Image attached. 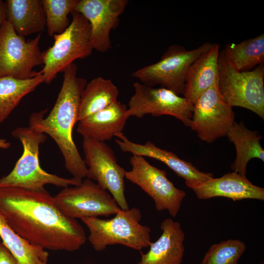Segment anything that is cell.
<instances>
[{"label": "cell", "mask_w": 264, "mask_h": 264, "mask_svg": "<svg viewBox=\"0 0 264 264\" xmlns=\"http://www.w3.org/2000/svg\"><path fill=\"white\" fill-rule=\"evenodd\" d=\"M0 214L20 237L44 249L73 251L86 241L83 227L60 211L44 188L0 187Z\"/></svg>", "instance_id": "6da1fadb"}, {"label": "cell", "mask_w": 264, "mask_h": 264, "mask_svg": "<svg viewBox=\"0 0 264 264\" xmlns=\"http://www.w3.org/2000/svg\"><path fill=\"white\" fill-rule=\"evenodd\" d=\"M77 70L73 63L63 72L62 86L49 114L44 118L47 110L33 112L29 121L54 140L63 155L66 169L73 177L82 179L86 177L88 169L74 142L72 132L78 122L81 95L87 81L77 76Z\"/></svg>", "instance_id": "7a4b0ae2"}, {"label": "cell", "mask_w": 264, "mask_h": 264, "mask_svg": "<svg viewBox=\"0 0 264 264\" xmlns=\"http://www.w3.org/2000/svg\"><path fill=\"white\" fill-rule=\"evenodd\" d=\"M23 147V153L11 172L0 178V187L16 186L30 189H39L46 184L66 188L80 185L83 180L76 177L64 178L48 173L44 170L39 162L40 145L47 138L29 121L27 127H19L11 132Z\"/></svg>", "instance_id": "3957f363"}, {"label": "cell", "mask_w": 264, "mask_h": 264, "mask_svg": "<svg viewBox=\"0 0 264 264\" xmlns=\"http://www.w3.org/2000/svg\"><path fill=\"white\" fill-rule=\"evenodd\" d=\"M110 219H81L89 231L88 241L96 251L109 245L121 244L140 251L149 247L151 229L140 224L141 211L135 207L120 210Z\"/></svg>", "instance_id": "277c9868"}, {"label": "cell", "mask_w": 264, "mask_h": 264, "mask_svg": "<svg viewBox=\"0 0 264 264\" xmlns=\"http://www.w3.org/2000/svg\"><path fill=\"white\" fill-rule=\"evenodd\" d=\"M218 86L231 107L247 109L264 119V64L249 71H240L222 50L218 60Z\"/></svg>", "instance_id": "5b68a950"}, {"label": "cell", "mask_w": 264, "mask_h": 264, "mask_svg": "<svg viewBox=\"0 0 264 264\" xmlns=\"http://www.w3.org/2000/svg\"><path fill=\"white\" fill-rule=\"evenodd\" d=\"M71 14L72 20L68 27L54 36L53 45L43 52L44 67L39 72L47 85L75 60L89 56L93 50L89 22L79 13Z\"/></svg>", "instance_id": "8992f818"}, {"label": "cell", "mask_w": 264, "mask_h": 264, "mask_svg": "<svg viewBox=\"0 0 264 264\" xmlns=\"http://www.w3.org/2000/svg\"><path fill=\"white\" fill-rule=\"evenodd\" d=\"M212 45L206 42L192 50L171 45L158 61L135 70L131 76L146 86L159 85L177 95L183 94L190 66Z\"/></svg>", "instance_id": "52a82bcc"}, {"label": "cell", "mask_w": 264, "mask_h": 264, "mask_svg": "<svg viewBox=\"0 0 264 264\" xmlns=\"http://www.w3.org/2000/svg\"><path fill=\"white\" fill-rule=\"evenodd\" d=\"M41 38L39 34L26 40L5 21L0 28V78L26 80L37 75L38 72L34 68L43 65V52L39 46Z\"/></svg>", "instance_id": "ba28073f"}, {"label": "cell", "mask_w": 264, "mask_h": 264, "mask_svg": "<svg viewBox=\"0 0 264 264\" xmlns=\"http://www.w3.org/2000/svg\"><path fill=\"white\" fill-rule=\"evenodd\" d=\"M54 197L60 211L75 220L109 217L121 210L107 190L87 178L80 185L64 188Z\"/></svg>", "instance_id": "9c48e42d"}, {"label": "cell", "mask_w": 264, "mask_h": 264, "mask_svg": "<svg viewBox=\"0 0 264 264\" xmlns=\"http://www.w3.org/2000/svg\"><path fill=\"white\" fill-rule=\"evenodd\" d=\"M87 178L109 191L120 209H129L125 195V170L117 163L112 149L104 142L83 138Z\"/></svg>", "instance_id": "30bf717a"}, {"label": "cell", "mask_w": 264, "mask_h": 264, "mask_svg": "<svg viewBox=\"0 0 264 264\" xmlns=\"http://www.w3.org/2000/svg\"><path fill=\"white\" fill-rule=\"evenodd\" d=\"M132 169L126 171L125 178L138 185L154 200L157 211L167 210L176 217L186 196L167 176L165 170L150 164L143 156L133 155L130 159Z\"/></svg>", "instance_id": "8fae6325"}, {"label": "cell", "mask_w": 264, "mask_h": 264, "mask_svg": "<svg viewBox=\"0 0 264 264\" xmlns=\"http://www.w3.org/2000/svg\"><path fill=\"white\" fill-rule=\"evenodd\" d=\"M193 106L189 127L203 141L211 143L226 136L235 122L232 107L219 91L218 80L199 96Z\"/></svg>", "instance_id": "7c38bea8"}, {"label": "cell", "mask_w": 264, "mask_h": 264, "mask_svg": "<svg viewBox=\"0 0 264 264\" xmlns=\"http://www.w3.org/2000/svg\"><path fill=\"white\" fill-rule=\"evenodd\" d=\"M133 87L134 93L130 99L127 111L129 117L167 115L190 127L194 106L185 97L164 88H154L137 82Z\"/></svg>", "instance_id": "4fadbf2b"}, {"label": "cell", "mask_w": 264, "mask_h": 264, "mask_svg": "<svg viewBox=\"0 0 264 264\" xmlns=\"http://www.w3.org/2000/svg\"><path fill=\"white\" fill-rule=\"evenodd\" d=\"M128 2V0H79L74 11L89 22L93 49L104 53L111 48L110 31L118 26Z\"/></svg>", "instance_id": "5bb4252c"}, {"label": "cell", "mask_w": 264, "mask_h": 264, "mask_svg": "<svg viewBox=\"0 0 264 264\" xmlns=\"http://www.w3.org/2000/svg\"><path fill=\"white\" fill-rule=\"evenodd\" d=\"M115 136L118 138L115 142L123 152L151 157L162 162L177 176L184 179L187 186L192 189L214 177L212 173L199 171L191 163L180 159L172 152L157 147L150 141L144 144L135 143L128 139L122 132Z\"/></svg>", "instance_id": "9a60e30c"}, {"label": "cell", "mask_w": 264, "mask_h": 264, "mask_svg": "<svg viewBox=\"0 0 264 264\" xmlns=\"http://www.w3.org/2000/svg\"><path fill=\"white\" fill-rule=\"evenodd\" d=\"M200 199L224 197L233 201L244 199L264 200V188L254 185L246 177L236 172L212 178L192 189Z\"/></svg>", "instance_id": "2e32d148"}, {"label": "cell", "mask_w": 264, "mask_h": 264, "mask_svg": "<svg viewBox=\"0 0 264 264\" xmlns=\"http://www.w3.org/2000/svg\"><path fill=\"white\" fill-rule=\"evenodd\" d=\"M162 234L151 242L149 251L142 254L137 264H181L184 256L185 234L180 223L171 218L160 224Z\"/></svg>", "instance_id": "e0dca14e"}, {"label": "cell", "mask_w": 264, "mask_h": 264, "mask_svg": "<svg viewBox=\"0 0 264 264\" xmlns=\"http://www.w3.org/2000/svg\"><path fill=\"white\" fill-rule=\"evenodd\" d=\"M127 111V106L117 101L79 121L77 132L83 138L110 140L123 130L129 118Z\"/></svg>", "instance_id": "ac0fdd59"}, {"label": "cell", "mask_w": 264, "mask_h": 264, "mask_svg": "<svg viewBox=\"0 0 264 264\" xmlns=\"http://www.w3.org/2000/svg\"><path fill=\"white\" fill-rule=\"evenodd\" d=\"M219 54L220 45L213 44L190 66L183 94L192 104L218 80Z\"/></svg>", "instance_id": "d6986e66"}, {"label": "cell", "mask_w": 264, "mask_h": 264, "mask_svg": "<svg viewBox=\"0 0 264 264\" xmlns=\"http://www.w3.org/2000/svg\"><path fill=\"white\" fill-rule=\"evenodd\" d=\"M7 21L17 34L24 37L39 33L46 26L42 0H7Z\"/></svg>", "instance_id": "ffe728a7"}, {"label": "cell", "mask_w": 264, "mask_h": 264, "mask_svg": "<svg viewBox=\"0 0 264 264\" xmlns=\"http://www.w3.org/2000/svg\"><path fill=\"white\" fill-rule=\"evenodd\" d=\"M226 136L235 145L236 157L231 168L233 172L246 176L248 162L256 158L264 161V150L260 144L262 136L257 131L248 129L243 122H235Z\"/></svg>", "instance_id": "44dd1931"}, {"label": "cell", "mask_w": 264, "mask_h": 264, "mask_svg": "<svg viewBox=\"0 0 264 264\" xmlns=\"http://www.w3.org/2000/svg\"><path fill=\"white\" fill-rule=\"evenodd\" d=\"M119 90L110 80L99 76L87 84L82 91L77 121L117 101Z\"/></svg>", "instance_id": "7402d4cb"}, {"label": "cell", "mask_w": 264, "mask_h": 264, "mask_svg": "<svg viewBox=\"0 0 264 264\" xmlns=\"http://www.w3.org/2000/svg\"><path fill=\"white\" fill-rule=\"evenodd\" d=\"M0 238L19 264H48V252L20 237L0 214Z\"/></svg>", "instance_id": "603a6c76"}, {"label": "cell", "mask_w": 264, "mask_h": 264, "mask_svg": "<svg viewBox=\"0 0 264 264\" xmlns=\"http://www.w3.org/2000/svg\"><path fill=\"white\" fill-rule=\"evenodd\" d=\"M44 83L42 74L26 80L0 78V125L10 115L26 95Z\"/></svg>", "instance_id": "cb8c5ba5"}, {"label": "cell", "mask_w": 264, "mask_h": 264, "mask_svg": "<svg viewBox=\"0 0 264 264\" xmlns=\"http://www.w3.org/2000/svg\"><path fill=\"white\" fill-rule=\"evenodd\" d=\"M223 50L227 58L238 70H252L264 64V34L238 44H227Z\"/></svg>", "instance_id": "d4e9b609"}, {"label": "cell", "mask_w": 264, "mask_h": 264, "mask_svg": "<svg viewBox=\"0 0 264 264\" xmlns=\"http://www.w3.org/2000/svg\"><path fill=\"white\" fill-rule=\"evenodd\" d=\"M79 0H42L46 17L47 33L51 37L63 32L70 23L69 13Z\"/></svg>", "instance_id": "484cf974"}, {"label": "cell", "mask_w": 264, "mask_h": 264, "mask_svg": "<svg viewBox=\"0 0 264 264\" xmlns=\"http://www.w3.org/2000/svg\"><path fill=\"white\" fill-rule=\"evenodd\" d=\"M245 243L237 239H229L212 245L200 264H238L246 250Z\"/></svg>", "instance_id": "4316f807"}, {"label": "cell", "mask_w": 264, "mask_h": 264, "mask_svg": "<svg viewBox=\"0 0 264 264\" xmlns=\"http://www.w3.org/2000/svg\"><path fill=\"white\" fill-rule=\"evenodd\" d=\"M0 264H19L2 242L0 243Z\"/></svg>", "instance_id": "83f0119b"}, {"label": "cell", "mask_w": 264, "mask_h": 264, "mask_svg": "<svg viewBox=\"0 0 264 264\" xmlns=\"http://www.w3.org/2000/svg\"><path fill=\"white\" fill-rule=\"evenodd\" d=\"M7 20V10L5 1L0 0V28L5 21Z\"/></svg>", "instance_id": "f1b7e54d"}, {"label": "cell", "mask_w": 264, "mask_h": 264, "mask_svg": "<svg viewBox=\"0 0 264 264\" xmlns=\"http://www.w3.org/2000/svg\"><path fill=\"white\" fill-rule=\"evenodd\" d=\"M11 147V143L6 139L0 138V149H7Z\"/></svg>", "instance_id": "f546056e"}, {"label": "cell", "mask_w": 264, "mask_h": 264, "mask_svg": "<svg viewBox=\"0 0 264 264\" xmlns=\"http://www.w3.org/2000/svg\"><path fill=\"white\" fill-rule=\"evenodd\" d=\"M259 264H264V262L263 261H262Z\"/></svg>", "instance_id": "4dcf8cb0"}, {"label": "cell", "mask_w": 264, "mask_h": 264, "mask_svg": "<svg viewBox=\"0 0 264 264\" xmlns=\"http://www.w3.org/2000/svg\"><path fill=\"white\" fill-rule=\"evenodd\" d=\"M1 242V239H0V243Z\"/></svg>", "instance_id": "1f68e13d"}]
</instances>
